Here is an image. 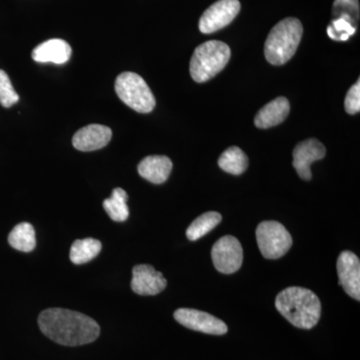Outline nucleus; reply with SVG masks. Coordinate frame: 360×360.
<instances>
[{
	"mask_svg": "<svg viewBox=\"0 0 360 360\" xmlns=\"http://www.w3.org/2000/svg\"><path fill=\"white\" fill-rule=\"evenodd\" d=\"M219 165L227 174L240 175L248 169V158L238 146H232L220 156Z\"/></svg>",
	"mask_w": 360,
	"mask_h": 360,
	"instance_id": "aec40b11",
	"label": "nucleus"
},
{
	"mask_svg": "<svg viewBox=\"0 0 360 360\" xmlns=\"http://www.w3.org/2000/svg\"><path fill=\"white\" fill-rule=\"evenodd\" d=\"M112 137L110 127L101 124H90L78 130L72 139V144L77 150L94 151L105 148Z\"/></svg>",
	"mask_w": 360,
	"mask_h": 360,
	"instance_id": "ddd939ff",
	"label": "nucleus"
},
{
	"mask_svg": "<svg viewBox=\"0 0 360 360\" xmlns=\"http://www.w3.org/2000/svg\"><path fill=\"white\" fill-rule=\"evenodd\" d=\"M345 111L348 115H356L360 110V82H356L345 97Z\"/></svg>",
	"mask_w": 360,
	"mask_h": 360,
	"instance_id": "393cba45",
	"label": "nucleus"
},
{
	"mask_svg": "<svg viewBox=\"0 0 360 360\" xmlns=\"http://www.w3.org/2000/svg\"><path fill=\"white\" fill-rule=\"evenodd\" d=\"M70 45L63 39H49L35 47L32 51V59L37 63H52L63 65L70 60Z\"/></svg>",
	"mask_w": 360,
	"mask_h": 360,
	"instance_id": "4468645a",
	"label": "nucleus"
},
{
	"mask_svg": "<svg viewBox=\"0 0 360 360\" xmlns=\"http://www.w3.org/2000/svg\"><path fill=\"white\" fill-rule=\"evenodd\" d=\"M212 258L215 269L224 274L238 271L243 265V250L238 238L225 236L213 245Z\"/></svg>",
	"mask_w": 360,
	"mask_h": 360,
	"instance_id": "0eeeda50",
	"label": "nucleus"
},
{
	"mask_svg": "<svg viewBox=\"0 0 360 360\" xmlns=\"http://www.w3.org/2000/svg\"><path fill=\"white\" fill-rule=\"evenodd\" d=\"M174 319L187 328L207 335H222L229 330L224 321L200 310L179 309L174 312Z\"/></svg>",
	"mask_w": 360,
	"mask_h": 360,
	"instance_id": "1a4fd4ad",
	"label": "nucleus"
},
{
	"mask_svg": "<svg viewBox=\"0 0 360 360\" xmlns=\"http://www.w3.org/2000/svg\"><path fill=\"white\" fill-rule=\"evenodd\" d=\"M101 243L97 239H77L70 248V260L75 264H84L96 258L101 252Z\"/></svg>",
	"mask_w": 360,
	"mask_h": 360,
	"instance_id": "f3484780",
	"label": "nucleus"
},
{
	"mask_svg": "<svg viewBox=\"0 0 360 360\" xmlns=\"http://www.w3.org/2000/svg\"><path fill=\"white\" fill-rule=\"evenodd\" d=\"M326 155L323 144L317 139H310L300 142L293 150V167L303 180L311 179L310 165L314 161L321 160Z\"/></svg>",
	"mask_w": 360,
	"mask_h": 360,
	"instance_id": "f8f14e48",
	"label": "nucleus"
},
{
	"mask_svg": "<svg viewBox=\"0 0 360 360\" xmlns=\"http://www.w3.org/2000/svg\"><path fill=\"white\" fill-rule=\"evenodd\" d=\"M290 104L285 97H277L264 105L255 118V127L266 129L281 124L290 115Z\"/></svg>",
	"mask_w": 360,
	"mask_h": 360,
	"instance_id": "2eb2a0df",
	"label": "nucleus"
},
{
	"mask_svg": "<svg viewBox=\"0 0 360 360\" xmlns=\"http://www.w3.org/2000/svg\"><path fill=\"white\" fill-rule=\"evenodd\" d=\"M333 15V18H347L357 27L359 21V0H335Z\"/></svg>",
	"mask_w": 360,
	"mask_h": 360,
	"instance_id": "4be33fe9",
	"label": "nucleus"
},
{
	"mask_svg": "<svg viewBox=\"0 0 360 360\" xmlns=\"http://www.w3.org/2000/svg\"><path fill=\"white\" fill-rule=\"evenodd\" d=\"M240 11L238 0H219L208 7L200 20V30L210 34L231 25Z\"/></svg>",
	"mask_w": 360,
	"mask_h": 360,
	"instance_id": "6e6552de",
	"label": "nucleus"
},
{
	"mask_svg": "<svg viewBox=\"0 0 360 360\" xmlns=\"http://www.w3.org/2000/svg\"><path fill=\"white\" fill-rule=\"evenodd\" d=\"M231 58L229 45L210 40L196 47L191 60V75L198 84L208 82L224 70Z\"/></svg>",
	"mask_w": 360,
	"mask_h": 360,
	"instance_id": "20e7f679",
	"label": "nucleus"
},
{
	"mask_svg": "<svg viewBox=\"0 0 360 360\" xmlns=\"http://www.w3.org/2000/svg\"><path fill=\"white\" fill-rule=\"evenodd\" d=\"M222 217L219 212H210L203 213L198 217L191 226L187 229L186 236L189 240L195 241L203 238L208 232L212 231L214 227L221 222Z\"/></svg>",
	"mask_w": 360,
	"mask_h": 360,
	"instance_id": "412c9836",
	"label": "nucleus"
},
{
	"mask_svg": "<svg viewBox=\"0 0 360 360\" xmlns=\"http://www.w3.org/2000/svg\"><path fill=\"white\" fill-rule=\"evenodd\" d=\"M340 285L350 297L360 300L359 258L349 250L342 251L338 259Z\"/></svg>",
	"mask_w": 360,
	"mask_h": 360,
	"instance_id": "9d476101",
	"label": "nucleus"
},
{
	"mask_svg": "<svg viewBox=\"0 0 360 360\" xmlns=\"http://www.w3.org/2000/svg\"><path fill=\"white\" fill-rule=\"evenodd\" d=\"M115 91L122 103L139 113L151 112L155 98L146 80L134 72H123L115 82Z\"/></svg>",
	"mask_w": 360,
	"mask_h": 360,
	"instance_id": "39448f33",
	"label": "nucleus"
},
{
	"mask_svg": "<svg viewBox=\"0 0 360 360\" xmlns=\"http://www.w3.org/2000/svg\"><path fill=\"white\" fill-rule=\"evenodd\" d=\"M303 33L302 22L288 18L277 23L265 41V58L274 65H283L290 60L297 51Z\"/></svg>",
	"mask_w": 360,
	"mask_h": 360,
	"instance_id": "7ed1b4c3",
	"label": "nucleus"
},
{
	"mask_svg": "<svg viewBox=\"0 0 360 360\" xmlns=\"http://www.w3.org/2000/svg\"><path fill=\"white\" fill-rule=\"evenodd\" d=\"M167 281L160 271L149 264H139L132 269L131 288L139 295H156L165 290Z\"/></svg>",
	"mask_w": 360,
	"mask_h": 360,
	"instance_id": "9b49d317",
	"label": "nucleus"
},
{
	"mask_svg": "<svg viewBox=\"0 0 360 360\" xmlns=\"http://www.w3.org/2000/svg\"><path fill=\"white\" fill-rule=\"evenodd\" d=\"M20 101L18 92L14 90L11 78L6 71L0 70V104L4 108H11Z\"/></svg>",
	"mask_w": 360,
	"mask_h": 360,
	"instance_id": "b1692460",
	"label": "nucleus"
},
{
	"mask_svg": "<svg viewBox=\"0 0 360 360\" xmlns=\"http://www.w3.org/2000/svg\"><path fill=\"white\" fill-rule=\"evenodd\" d=\"M139 174L151 184H161L167 181L172 170V161L165 155H151L139 163Z\"/></svg>",
	"mask_w": 360,
	"mask_h": 360,
	"instance_id": "dca6fc26",
	"label": "nucleus"
},
{
	"mask_svg": "<svg viewBox=\"0 0 360 360\" xmlns=\"http://www.w3.org/2000/svg\"><path fill=\"white\" fill-rule=\"evenodd\" d=\"M9 245L14 250L30 252L37 245L35 239V231L32 224L28 222H22L16 225L8 236Z\"/></svg>",
	"mask_w": 360,
	"mask_h": 360,
	"instance_id": "a211bd4d",
	"label": "nucleus"
},
{
	"mask_svg": "<svg viewBox=\"0 0 360 360\" xmlns=\"http://www.w3.org/2000/svg\"><path fill=\"white\" fill-rule=\"evenodd\" d=\"M276 307L298 328L311 329L321 319V300L314 291L307 288L297 286L285 288L276 296Z\"/></svg>",
	"mask_w": 360,
	"mask_h": 360,
	"instance_id": "f03ea898",
	"label": "nucleus"
},
{
	"mask_svg": "<svg viewBox=\"0 0 360 360\" xmlns=\"http://www.w3.org/2000/svg\"><path fill=\"white\" fill-rule=\"evenodd\" d=\"M357 27L347 18H333L329 23L328 34L331 39L336 41H345L356 32Z\"/></svg>",
	"mask_w": 360,
	"mask_h": 360,
	"instance_id": "5701e85b",
	"label": "nucleus"
},
{
	"mask_svg": "<svg viewBox=\"0 0 360 360\" xmlns=\"http://www.w3.org/2000/svg\"><path fill=\"white\" fill-rule=\"evenodd\" d=\"M257 240L260 252L267 259L283 257L292 245L290 232L277 221H264L258 225Z\"/></svg>",
	"mask_w": 360,
	"mask_h": 360,
	"instance_id": "423d86ee",
	"label": "nucleus"
},
{
	"mask_svg": "<svg viewBox=\"0 0 360 360\" xmlns=\"http://www.w3.org/2000/svg\"><path fill=\"white\" fill-rule=\"evenodd\" d=\"M39 324L44 335L65 347L94 342L101 333V328L94 319L68 309L44 310L39 315Z\"/></svg>",
	"mask_w": 360,
	"mask_h": 360,
	"instance_id": "f257e3e1",
	"label": "nucleus"
},
{
	"mask_svg": "<svg viewBox=\"0 0 360 360\" xmlns=\"http://www.w3.org/2000/svg\"><path fill=\"white\" fill-rule=\"evenodd\" d=\"M127 200H129V195L125 191H123L122 188L113 189L110 198L103 201L104 210L115 221H125L129 217Z\"/></svg>",
	"mask_w": 360,
	"mask_h": 360,
	"instance_id": "6ab92c4d",
	"label": "nucleus"
}]
</instances>
